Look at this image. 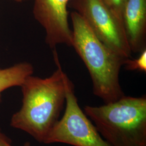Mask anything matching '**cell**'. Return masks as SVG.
Instances as JSON below:
<instances>
[{"instance_id":"cell-1","label":"cell","mask_w":146,"mask_h":146,"mask_svg":"<svg viewBox=\"0 0 146 146\" xmlns=\"http://www.w3.org/2000/svg\"><path fill=\"white\" fill-rule=\"evenodd\" d=\"M54 50L57 69L46 78L31 75L25 79L20 86L23 95L22 106L11 119V127L26 132L43 143L59 120L66 101L67 74Z\"/></svg>"},{"instance_id":"cell-2","label":"cell","mask_w":146,"mask_h":146,"mask_svg":"<svg viewBox=\"0 0 146 146\" xmlns=\"http://www.w3.org/2000/svg\"><path fill=\"white\" fill-rule=\"evenodd\" d=\"M70 17L73 26L72 47L88 70L94 95L104 104L114 102L125 96L119 75L127 58L101 42L78 13L73 11Z\"/></svg>"},{"instance_id":"cell-3","label":"cell","mask_w":146,"mask_h":146,"mask_svg":"<svg viewBox=\"0 0 146 146\" xmlns=\"http://www.w3.org/2000/svg\"><path fill=\"white\" fill-rule=\"evenodd\" d=\"M84 111L111 146H146V98L123 96Z\"/></svg>"},{"instance_id":"cell-4","label":"cell","mask_w":146,"mask_h":146,"mask_svg":"<svg viewBox=\"0 0 146 146\" xmlns=\"http://www.w3.org/2000/svg\"><path fill=\"white\" fill-rule=\"evenodd\" d=\"M66 82V109L44 143H62L74 146H111L81 110L75 94L74 85L68 78Z\"/></svg>"},{"instance_id":"cell-5","label":"cell","mask_w":146,"mask_h":146,"mask_svg":"<svg viewBox=\"0 0 146 146\" xmlns=\"http://www.w3.org/2000/svg\"><path fill=\"white\" fill-rule=\"evenodd\" d=\"M68 7L81 15L106 46L123 58H131L132 52L122 22L102 0H71Z\"/></svg>"},{"instance_id":"cell-6","label":"cell","mask_w":146,"mask_h":146,"mask_svg":"<svg viewBox=\"0 0 146 146\" xmlns=\"http://www.w3.org/2000/svg\"><path fill=\"white\" fill-rule=\"evenodd\" d=\"M70 1L34 0L33 15L45 31L46 43L52 49L60 44L72 47V30L67 10Z\"/></svg>"},{"instance_id":"cell-7","label":"cell","mask_w":146,"mask_h":146,"mask_svg":"<svg viewBox=\"0 0 146 146\" xmlns=\"http://www.w3.org/2000/svg\"><path fill=\"white\" fill-rule=\"evenodd\" d=\"M122 21L131 52L146 49V0H127Z\"/></svg>"},{"instance_id":"cell-8","label":"cell","mask_w":146,"mask_h":146,"mask_svg":"<svg viewBox=\"0 0 146 146\" xmlns=\"http://www.w3.org/2000/svg\"><path fill=\"white\" fill-rule=\"evenodd\" d=\"M33 66L27 62L18 63L7 68H0V102L3 91L13 87H20L25 79L33 75Z\"/></svg>"},{"instance_id":"cell-9","label":"cell","mask_w":146,"mask_h":146,"mask_svg":"<svg viewBox=\"0 0 146 146\" xmlns=\"http://www.w3.org/2000/svg\"><path fill=\"white\" fill-rule=\"evenodd\" d=\"M123 66L128 70H138L146 73V49L140 52V55L139 58L135 59L127 58Z\"/></svg>"},{"instance_id":"cell-10","label":"cell","mask_w":146,"mask_h":146,"mask_svg":"<svg viewBox=\"0 0 146 146\" xmlns=\"http://www.w3.org/2000/svg\"><path fill=\"white\" fill-rule=\"evenodd\" d=\"M120 21H122V11L127 0H102Z\"/></svg>"},{"instance_id":"cell-11","label":"cell","mask_w":146,"mask_h":146,"mask_svg":"<svg viewBox=\"0 0 146 146\" xmlns=\"http://www.w3.org/2000/svg\"><path fill=\"white\" fill-rule=\"evenodd\" d=\"M0 146H13L10 139L5 135L0 128ZM23 146H31L29 142H26Z\"/></svg>"},{"instance_id":"cell-12","label":"cell","mask_w":146,"mask_h":146,"mask_svg":"<svg viewBox=\"0 0 146 146\" xmlns=\"http://www.w3.org/2000/svg\"><path fill=\"white\" fill-rule=\"evenodd\" d=\"M13 1H15L16 2H22L25 1H27V0H13Z\"/></svg>"}]
</instances>
